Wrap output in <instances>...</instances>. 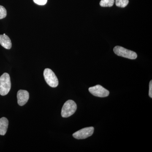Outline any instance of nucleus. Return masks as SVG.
<instances>
[{
  "label": "nucleus",
  "instance_id": "f257e3e1",
  "mask_svg": "<svg viewBox=\"0 0 152 152\" xmlns=\"http://www.w3.org/2000/svg\"><path fill=\"white\" fill-rule=\"evenodd\" d=\"M11 83L10 75L7 73L3 74L0 77V95L6 96L10 92Z\"/></svg>",
  "mask_w": 152,
  "mask_h": 152
},
{
  "label": "nucleus",
  "instance_id": "f03ea898",
  "mask_svg": "<svg viewBox=\"0 0 152 152\" xmlns=\"http://www.w3.org/2000/svg\"><path fill=\"white\" fill-rule=\"evenodd\" d=\"M77 109L76 103L72 100H69L66 102L61 110V116L63 118H68L73 115Z\"/></svg>",
  "mask_w": 152,
  "mask_h": 152
},
{
  "label": "nucleus",
  "instance_id": "7ed1b4c3",
  "mask_svg": "<svg viewBox=\"0 0 152 152\" xmlns=\"http://www.w3.org/2000/svg\"><path fill=\"white\" fill-rule=\"evenodd\" d=\"M113 51L115 53L117 56L130 59H135L137 57V55L135 52L127 50L119 46L115 47L114 48Z\"/></svg>",
  "mask_w": 152,
  "mask_h": 152
},
{
  "label": "nucleus",
  "instance_id": "20e7f679",
  "mask_svg": "<svg viewBox=\"0 0 152 152\" xmlns=\"http://www.w3.org/2000/svg\"><path fill=\"white\" fill-rule=\"evenodd\" d=\"M45 80L48 85L52 88H56L58 85V78L54 73L50 69H45L44 72Z\"/></svg>",
  "mask_w": 152,
  "mask_h": 152
},
{
  "label": "nucleus",
  "instance_id": "39448f33",
  "mask_svg": "<svg viewBox=\"0 0 152 152\" xmlns=\"http://www.w3.org/2000/svg\"><path fill=\"white\" fill-rule=\"evenodd\" d=\"M89 91L92 94L99 97H106L108 96L110 92L100 85H96L95 86L90 87Z\"/></svg>",
  "mask_w": 152,
  "mask_h": 152
},
{
  "label": "nucleus",
  "instance_id": "423d86ee",
  "mask_svg": "<svg viewBox=\"0 0 152 152\" xmlns=\"http://www.w3.org/2000/svg\"><path fill=\"white\" fill-rule=\"evenodd\" d=\"M94 129L93 127L84 128L74 133L73 136L75 138L78 140L87 138L90 136L92 135Z\"/></svg>",
  "mask_w": 152,
  "mask_h": 152
},
{
  "label": "nucleus",
  "instance_id": "0eeeda50",
  "mask_svg": "<svg viewBox=\"0 0 152 152\" xmlns=\"http://www.w3.org/2000/svg\"><path fill=\"white\" fill-rule=\"evenodd\" d=\"M18 103L19 105H24L27 102L29 98V94L26 90H20L17 94Z\"/></svg>",
  "mask_w": 152,
  "mask_h": 152
},
{
  "label": "nucleus",
  "instance_id": "6e6552de",
  "mask_svg": "<svg viewBox=\"0 0 152 152\" xmlns=\"http://www.w3.org/2000/svg\"><path fill=\"white\" fill-rule=\"evenodd\" d=\"M0 45L4 48L10 49L12 46V42L10 38L5 34L0 35Z\"/></svg>",
  "mask_w": 152,
  "mask_h": 152
},
{
  "label": "nucleus",
  "instance_id": "1a4fd4ad",
  "mask_svg": "<svg viewBox=\"0 0 152 152\" xmlns=\"http://www.w3.org/2000/svg\"><path fill=\"white\" fill-rule=\"evenodd\" d=\"M9 121L7 118L3 117L0 119V135H4L8 127Z\"/></svg>",
  "mask_w": 152,
  "mask_h": 152
},
{
  "label": "nucleus",
  "instance_id": "9d476101",
  "mask_svg": "<svg viewBox=\"0 0 152 152\" xmlns=\"http://www.w3.org/2000/svg\"><path fill=\"white\" fill-rule=\"evenodd\" d=\"M115 0H101L100 5L102 7H111L113 6Z\"/></svg>",
  "mask_w": 152,
  "mask_h": 152
},
{
  "label": "nucleus",
  "instance_id": "9b49d317",
  "mask_svg": "<svg viewBox=\"0 0 152 152\" xmlns=\"http://www.w3.org/2000/svg\"><path fill=\"white\" fill-rule=\"evenodd\" d=\"M129 3V0H115L116 6L119 7L124 8Z\"/></svg>",
  "mask_w": 152,
  "mask_h": 152
},
{
  "label": "nucleus",
  "instance_id": "f8f14e48",
  "mask_svg": "<svg viewBox=\"0 0 152 152\" xmlns=\"http://www.w3.org/2000/svg\"><path fill=\"white\" fill-rule=\"evenodd\" d=\"M7 12L6 9L0 5V19H2L7 16Z\"/></svg>",
  "mask_w": 152,
  "mask_h": 152
},
{
  "label": "nucleus",
  "instance_id": "ddd939ff",
  "mask_svg": "<svg viewBox=\"0 0 152 152\" xmlns=\"http://www.w3.org/2000/svg\"><path fill=\"white\" fill-rule=\"evenodd\" d=\"M34 2L39 5H45L46 4L48 0H33Z\"/></svg>",
  "mask_w": 152,
  "mask_h": 152
},
{
  "label": "nucleus",
  "instance_id": "4468645a",
  "mask_svg": "<svg viewBox=\"0 0 152 152\" xmlns=\"http://www.w3.org/2000/svg\"><path fill=\"white\" fill-rule=\"evenodd\" d=\"M149 96L151 98H152V81L151 80L149 84Z\"/></svg>",
  "mask_w": 152,
  "mask_h": 152
}]
</instances>
